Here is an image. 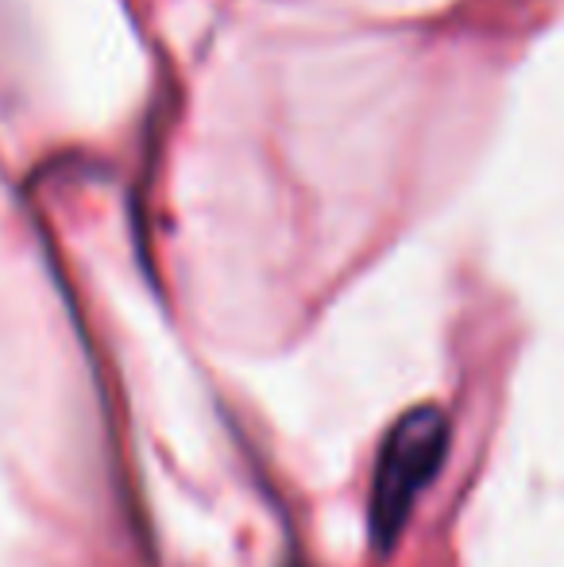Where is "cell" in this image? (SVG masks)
I'll return each mask as SVG.
<instances>
[{
  "label": "cell",
  "instance_id": "obj_1",
  "mask_svg": "<svg viewBox=\"0 0 564 567\" xmlns=\"http://www.w3.org/2000/svg\"><path fill=\"white\" fill-rule=\"evenodd\" d=\"M449 452V421L441 410H410L391 425V433L379 444L376 478L368 498V529L376 548H391L399 533L407 529L410 509L437 478Z\"/></svg>",
  "mask_w": 564,
  "mask_h": 567
}]
</instances>
